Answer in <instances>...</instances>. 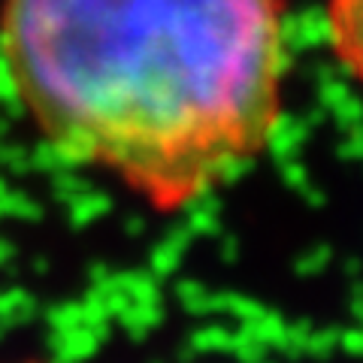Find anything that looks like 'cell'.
<instances>
[{
    "mask_svg": "<svg viewBox=\"0 0 363 363\" xmlns=\"http://www.w3.org/2000/svg\"><path fill=\"white\" fill-rule=\"evenodd\" d=\"M285 0H4L0 55L40 136L161 215L269 149Z\"/></svg>",
    "mask_w": 363,
    "mask_h": 363,
    "instance_id": "6da1fadb",
    "label": "cell"
},
{
    "mask_svg": "<svg viewBox=\"0 0 363 363\" xmlns=\"http://www.w3.org/2000/svg\"><path fill=\"white\" fill-rule=\"evenodd\" d=\"M324 28L333 58L363 88V0H327Z\"/></svg>",
    "mask_w": 363,
    "mask_h": 363,
    "instance_id": "7a4b0ae2",
    "label": "cell"
},
{
    "mask_svg": "<svg viewBox=\"0 0 363 363\" xmlns=\"http://www.w3.org/2000/svg\"><path fill=\"white\" fill-rule=\"evenodd\" d=\"M28 363H40V360H28Z\"/></svg>",
    "mask_w": 363,
    "mask_h": 363,
    "instance_id": "3957f363",
    "label": "cell"
}]
</instances>
